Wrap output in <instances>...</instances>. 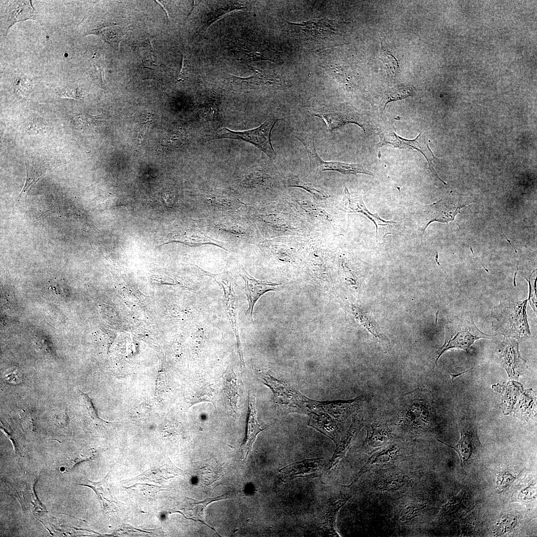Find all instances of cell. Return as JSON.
Returning <instances> with one entry per match:
<instances>
[{
    "instance_id": "cb8c5ba5",
    "label": "cell",
    "mask_w": 537,
    "mask_h": 537,
    "mask_svg": "<svg viewBox=\"0 0 537 537\" xmlns=\"http://www.w3.org/2000/svg\"><path fill=\"white\" fill-rule=\"evenodd\" d=\"M352 313L356 319L360 322L362 325L365 327L367 330L378 340L385 349H387L389 348V342L388 340L378 330L375 326V323L368 318L359 308L353 306L352 307Z\"/></svg>"
},
{
    "instance_id": "603a6c76",
    "label": "cell",
    "mask_w": 537,
    "mask_h": 537,
    "mask_svg": "<svg viewBox=\"0 0 537 537\" xmlns=\"http://www.w3.org/2000/svg\"><path fill=\"white\" fill-rule=\"evenodd\" d=\"M536 408V396L535 392L530 389L525 390L519 403L515 409V416L522 420H527L535 416Z\"/></svg>"
},
{
    "instance_id": "d6986e66",
    "label": "cell",
    "mask_w": 537,
    "mask_h": 537,
    "mask_svg": "<svg viewBox=\"0 0 537 537\" xmlns=\"http://www.w3.org/2000/svg\"><path fill=\"white\" fill-rule=\"evenodd\" d=\"M328 19H314L303 24L290 22L293 32L300 34L306 37H319L327 36L331 32V25Z\"/></svg>"
},
{
    "instance_id": "3957f363",
    "label": "cell",
    "mask_w": 537,
    "mask_h": 537,
    "mask_svg": "<svg viewBox=\"0 0 537 537\" xmlns=\"http://www.w3.org/2000/svg\"><path fill=\"white\" fill-rule=\"evenodd\" d=\"M495 335L486 334L475 326L472 315L465 313L457 317L446 328V340L444 345L436 352V364L442 355L452 349H461L468 352L470 347L477 340L489 339Z\"/></svg>"
},
{
    "instance_id": "ba28073f",
    "label": "cell",
    "mask_w": 537,
    "mask_h": 537,
    "mask_svg": "<svg viewBox=\"0 0 537 537\" xmlns=\"http://www.w3.org/2000/svg\"><path fill=\"white\" fill-rule=\"evenodd\" d=\"M468 204V202H458L450 197L440 199L435 203L425 206L421 212L419 226L423 235L428 226L437 221L448 223L454 220L460 209Z\"/></svg>"
},
{
    "instance_id": "8fae6325",
    "label": "cell",
    "mask_w": 537,
    "mask_h": 537,
    "mask_svg": "<svg viewBox=\"0 0 537 537\" xmlns=\"http://www.w3.org/2000/svg\"><path fill=\"white\" fill-rule=\"evenodd\" d=\"M378 131L380 138V142L377 144L378 147L390 144L399 149H414L420 151L426 158L432 172L439 178L431 162L434 156L421 134H420L415 139L408 140L399 136L396 133L393 126L392 128L390 126L388 127L385 126L379 128Z\"/></svg>"
},
{
    "instance_id": "277c9868",
    "label": "cell",
    "mask_w": 537,
    "mask_h": 537,
    "mask_svg": "<svg viewBox=\"0 0 537 537\" xmlns=\"http://www.w3.org/2000/svg\"><path fill=\"white\" fill-rule=\"evenodd\" d=\"M295 137L303 145L307 153L310 171L317 173L325 171H336L344 175L364 174L373 176L362 164H349L334 161H325L317 152L315 137L312 133L301 131L294 133Z\"/></svg>"
},
{
    "instance_id": "4316f807",
    "label": "cell",
    "mask_w": 537,
    "mask_h": 537,
    "mask_svg": "<svg viewBox=\"0 0 537 537\" xmlns=\"http://www.w3.org/2000/svg\"><path fill=\"white\" fill-rule=\"evenodd\" d=\"M90 482V484H81L90 487L96 493L97 496L102 502L103 507L105 510L109 508L111 505V495L109 494V491L107 487L106 477L102 481L98 482Z\"/></svg>"
},
{
    "instance_id": "7402d4cb",
    "label": "cell",
    "mask_w": 537,
    "mask_h": 537,
    "mask_svg": "<svg viewBox=\"0 0 537 537\" xmlns=\"http://www.w3.org/2000/svg\"><path fill=\"white\" fill-rule=\"evenodd\" d=\"M49 163L42 162L39 158L31 157L26 163V181L21 194L25 192L32 185L34 184L39 179L42 177L49 170Z\"/></svg>"
},
{
    "instance_id": "484cf974",
    "label": "cell",
    "mask_w": 537,
    "mask_h": 537,
    "mask_svg": "<svg viewBox=\"0 0 537 537\" xmlns=\"http://www.w3.org/2000/svg\"><path fill=\"white\" fill-rule=\"evenodd\" d=\"M508 391L502 393V409L503 410L507 406L506 410L504 413L508 414L512 411L514 405L515 404L517 397L523 391L522 385L518 382L514 381L512 391H510V383H506Z\"/></svg>"
},
{
    "instance_id": "ac0fdd59",
    "label": "cell",
    "mask_w": 537,
    "mask_h": 537,
    "mask_svg": "<svg viewBox=\"0 0 537 537\" xmlns=\"http://www.w3.org/2000/svg\"><path fill=\"white\" fill-rule=\"evenodd\" d=\"M249 416L248 420V429L246 441L241 446L242 457L246 459L251 451L253 444L257 435L266 428L261 429L257 419L255 407V397L249 393L248 400Z\"/></svg>"
},
{
    "instance_id": "d6a6232c",
    "label": "cell",
    "mask_w": 537,
    "mask_h": 537,
    "mask_svg": "<svg viewBox=\"0 0 537 537\" xmlns=\"http://www.w3.org/2000/svg\"><path fill=\"white\" fill-rule=\"evenodd\" d=\"M516 479V475L509 471L500 473L496 478V488L499 492H503L511 485Z\"/></svg>"
},
{
    "instance_id": "e575fe53",
    "label": "cell",
    "mask_w": 537,
    "mask_h": 537,
    "mask_svg": "<svg viewBox=\"0 0 537 537\" xmlns=\"http://www.w3.org/2000/svg\"><path fill=\"white\" fill-rule=\"evenodd\" d=\"M5 378L10 383L17 384L22 381V374L17 369H15L6 374Z\"/></svg>"
},
{
    "instance_id": "836d02e7",
    "label": "cell",
    "mask_w": 537,
    "mask_h": 537,
    "mask_svg": "<svg viewBox=\"0 0 537 537\" xmlns=\"http://www.w3.org/2000/svg\"><path fill=\"white\" fill-rule=\"evenodd\" d=\"M536 487L531 484L523 488L519 493L518 499L523 502H529L536 498Z\"/></svg>"
},
{
    "instance_id": "4dcf8cb0",
    "label": "cell",
    "mask_w": 537,
    "mask_h": 537,
    "mask_svg": "<svg viewBox=\"0 0 537 537\" xmlns=\"http://www.w3.org/2000/svg\"><path fill=\"white\" fill-rule=\"evenodd\" d=\"M380 59L382 61L387 74L395 76L399 72V66L397 60L388 51L381 48Z\"/></svg>"
},
{
    "instance_id": "2e32d148",
    "label": "cell",
    "mask_w": 537,
    "mask_h": 537,
    "mask_svg": "<svg viewBox=\"0 0 537 537\" xmlns=\"http://www.w3.org/2000/svg\"><path fill=\"white\" fill-rule=\"evenodd\" d=\"M351 497V494L341 493L330 499L322 514L319 529L331 535H338L336 530L337 514Z\"/></svg>"
},
{
    "instance_id": "f1b7e54d",
    "label": "cell",
    "mask_w": 537,
    "mask_h": 537,
    "mask_svg": "<svg viewBox=\"0 0 537 537\" xmlns=\"http://www.w3.org/2000/svg\"><path fill=\"white\" fill-rule=\"evenodd\" d=\"M518 518L513 514L503 516L497 522L495 531L499 535L508 534L516 527Z\"/></svg>"
},
{
    "instance_id": "7a4b0ae2",
    "label": "cell",
    "mask_w": 537,
    "mask_h": 537,
    "mask_svg": "<svg viewBox=\"0 0 537 537\" xmlns=\"http://www.w3.org/2000/svg\"><path fill=\"white\" fill-rule=\"evenodd\" d=\"M527 301H501L492 308V326L504 338L511 337L522 341L531 335L526 313Z\"/></svg>"
},
{
    "instance_id": "ffe728a7",
    "label": "cell",
    "mask_w": 537,
    "mask_h": 537,
    "mask_svg": "<svg viewBox=\"0 0 537 537\" xmlns=\"http://www.w3.org/2000/svg\"><path fill=\"white\" fill-rule=\"evenodd\" d=\"M361 422L354 418L352 425L346 434L342 436L335 444L336 448L334 453L328 463V469H330L335 466L346 454L351 446L352 441L361 427Z\"/></svg>"
},
{
    "instance_id": "6da1fadb",
    "label": "cell",
    "mask_w": 537,
    "mask_h": 537,
    "mask_svg": "<svg viewBox=\"0 0 537 537\" xmlns=\"http://www.w3.org/2000/svg\"><path fill=\"white\" fill-rule=\"evenodd\" d=\"M436 417L434 398L429 390L417 388L404 394L398 416L403 430L412 434L431 431Z\"/></svg>"
},
{
    "instance_id": "d4e9b609",
    "label": "cell",
    "mask_w": 537,
    "mask_h": 537,
    "mask_svg": "<svg viewBox=\"0 0 537 537\" xmlns=\"http://www.w3.org/2000/svg\"><path fill=\"white\" fill-rule=\"evenodd\" d=\"M413 90L410 87H401L391 89L379 95L380 106L383 110L387 104L394 100L405 98L412 94Z\"/></svg>"
},
{
    "instance_id": "44dd1931",
    "label": "cell",
    "mask_w": 537,
    "mask_h": 537,
    "mask_svg": "<svg viewBox=\"0 0 537 537\" xmlns=\"http://www.w3.org/2000/svg\"><path fill=\"white\" fill-rule=\"evenodd\" d=\"M90 33L99 36L113 49L118 50L120 43L126 33V30L121 25L112 24L94 29Z\"/></svg>"
},
{
    "instance_id": "9c48e42d",
    "label": "cell",
    "mask_w": 537,
    "mask_h": 537,
    "mask_svg": "<svg viewBox=\"0 0 537 537\" xmlns=\"http://www.w3.org/2000/svg\"><path fill=\"white\" fill-rule=\"evenodd\" d=\"M260 376L264 383L272 390L275 401L278 404L287 406L288 412L307 413L304 405L309 399L287 384L268 374H262Z\"/></svg>"
},
{
    "instance_id": "52a82bcc",
    "label": "cell",
    "mask_w": 537,
    "mask_h": 537,
    "mask_svg": "<svg viewBox=\"0 0 537 537\" xmlns=\"http://www.w3.org/2000/svg\"><path fill=\"white\" fill-rule=\"evenodd\" d=\"M311 112L313 116L321 118L330 131L346 124H355L365 131V123L361 116L354 108L344 104L324 105Z\"/></svg>"
},
{
    "instance_id": "9a60e30c",
    "label": "cell",
    "mask_w": 537,
    "mask_h": 537,
    "mask_svg": "<svg viewBox=\"0 0 537 537\" xmlns=\"http://www.w3.org/2000/svg\"><path fill=\"white\" fill-rule=\"evenodd\" d=\"M503 367L511 379L518 380L523 373L526 361L521 358L519 351V343L514 340L509 341L502 356Z\"/></svg>"
},
{
    "instance_id": "5bb4252c",
    "label": "cell",
    "mask_w": 537,
    "mask_h": 537,
    "mask_svg": "<svg viewBox=\"0 0 537 537\" xmlns=\"http://www.w3.org/2000/svg\"><path fill=\"white\" fill-rule=\"evenodd\" d=\"M323 458L305 459L290 464L279 470L282 479L287 482L298 477H315L318 476Z\"/></svg>"
},
{
    "instance_id": "74e56055",
    "label": "cell",
    "mask_w": 537,
    "mask_h": 537,
    "mask_svg": "<svg viewBox=\"0 0 537 537\" xmlns=\"http://www.w3.org/2000/svg\"><path fill=\"white\" fill-rule=\"evenodd\" d=\"M472 369H473V368H470V369H468V370H465V371H463V372H461V373H458V374H453V373H450V372H448V373H449V374H450V376H451V380H452V381L453 382V380H454V378H456V377H457V376H459V375H461L462 374H464V373H465V372H467V371H469V370H472Z\"/></svg>"
},
{
    "instance_id": "e0dca14e",
    "label": "cell",
    "mask_w": 537,
    "mask_h": 537,
    "mask_svg": "<svg viewBox=\"0 0 537 537\" xmlns=\"http://www.w3.org/2000/svg\"><path fill=\"white\" fill-rule=\"evenodd\" d=\"M36 12L32 7L31 0H18L11 2L5 14L4 28L5 33L16 22L28 19H35Z\"/></svg>"
},
{
    "instance_id": "30bf717a",
    "label": "cell",
    "mask_w": 537,
    "mask_h": 537,
    "mask_svg": "<svg viewBox=\"0 0 537 537\" xmlns=\"http://www.w3.org/2000/svg\"><path fill=\"white\" fill-rule=\"evenodd\" d=\"M339 208L347 213H360L370 219L375 225L376 234L384 237L387 234L398 233L399 223L383 220L377 214H372L366 208L362 200L352 198L347 187L344 189V196L339 205Z\"/></svg>"
},
{
    "instance_id": "f546056e",
    "label": "cell",
    "mask_w": 537,
    "mask_h": 537,
    "mask_svg": "<svg viewBox=\"0 0 537 537\" xmlns=\"http://www.w3.org/2000/svg\"><path fill=\"white\" fill-rule=\"evenodd\" d=\"M464 492L460 493L455 496H452L448 499V503L442 508L440 514L442 518L450 517L460 509L461 503L464 498Z\"/></svg>"
},
{
    "instance_id": "1f68e13d",
    "label": "cell",
    "mask_w": 537,
    "mask_h": 537,
    "mask_svg": "<svg viewBox=\"0 0 537 537\" xmlns=\"http://www.w3.org/2000/svg\"><path fill=\"white\" fill-rule=\"evenodd\" d=\"M290 187L302 188L310 193L313 198L317 200H323L329 197L327 193L316 188L311 183L294 179L290 180Z\"/></svg>"
},
{
    "instance_id": "8d00e7d4",
    "label": "cell",
    "mask_w": 537,
    "mask_h": 537,
    "mask_svg": "<svg viewBox=\"0 0 537 537\" xmlns=\"http://www.w3.org/2000/svg\"><path fill=\"white\" fill-rule=\"evenodd\" d=\"M53 416L55 421L59 423L65 424L68 420L67 415L65 411L61 410L56 412Z\"/></svg>"
},
{
    "instance_id": "83f0119b",
    "label": "cell",
    "mask_w": 537,
    "mask_h": 537,
    "mask_svg": "<svg viewBox=\"0 0 537 537\" xmlns=\"http://www.w3.org/2000/svg\"><path fill=\"white\" fill-rule=\"evenodd\" d=\"M388 434L389 431L386 426L381 425H372L368 430L366 442L368 444L373 442L376 443L377 445L382 444V442L387 440Z\"/></svg>"
},
{
    "instance_id": "7c38bea8",
    "label": "cell",
    "mask_w": 537,
    "mask_h": 537,
    "mask_svg": "<svg viewBox=\"0 0 537 537\" xmlns=\"http://www.w3.org/2000/svg\"><path fill=\"white\" fill-rule=\"evenodd\" d=\"M215 280L223 289L224 303L231 327L236 338L238 350L242 366L245 367L237 323L236 300L235 291L230 280L222 275H213Z\"/></svg>"
},
{
    "instance_id": "4fadbf2b",
    "label": "cell",
    "mask_w": 537,
    "mask_h": 537,
    "mask_svg": "<svg viewBox=\"0 0 537 537\" xmlns=\"http://www.w3.org/2000/svg\"><path fill=\"white\" fill-rule=\"evenodd\" d=\"M240 275L245 281L244 291L249 303L246 314L252 319L254 307L257 300L265 293L274 291L279 284L256 279L250 275L243 268L240 270Z\"/></svg>"
},
{
    "instance_id": "8992f818",
    "label": "cell",
    "mask_w": 537,
    "mask_h": 537,
    "mask_svg": "<svg viewBox=\"0 0 537 537\" xmlns=\"http://www.w3.org/2000/svg\"><path fill=\"white\" fill-rule=\"evenodd\" d=\"M460 438L456 445L451 446L438 441L453 449L458 454L460 465L463 469L482 453L483 446L479 440L474 415L466 414L460 420Z\"/></svg>"
},
{
    "instance_id": "d590c367",
    "label": "cell",
    "mask_w": 537,
    "mask_h": 537,
    "mask_svg": "<svg viewBox=\"0 0 537 537\" xmlns=\"http://www.w3.org/2000/svg\"><path fill=\"white\" fill-rule=\"evenodd\" d=\"M58 94L63 97L78 99L82 97L81 94L78 92V90L74 89H65L62 90H60L58 92Z\"/></svg>"
},
{
    "instance_id": "5b68a950",
    "label": "cell",
    "mask_w": 537,
    "mask_h": 537,
    "mask_svg": "<svg viewBox=\"0 0 537 537\" xmlns=\"http://www.w3.org/2000/svg\"><path fill=\"white\" fill-rule=\"evenodd\" d=\"M279 120L274 117L269 118L259 127L247 131H232L223 127L208 138L209 140L229 138L248 142L255 145L269 158H274L276 153L271 143L270 135L273 127Z\"/></svg>"
}]
</instances>
